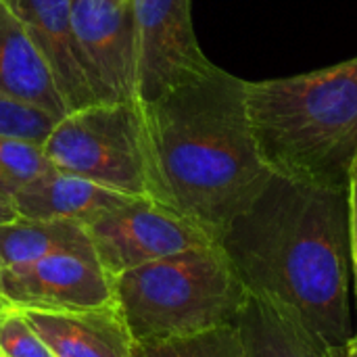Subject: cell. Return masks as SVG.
<instances>
[{"instance_id":"obj_1","label":"cell","mask_w":357,"mask_h":357,"mask_svg":"<svg viewBox=\"0 0 357 357\" xmlns=\"http://www.w3.org/2000/svg\"><path fill=\"white\" fill-rule=\"evenodd\" d=\"M220 247L251 295L278 303L326 351L356 335L347 186L274 174Z\"/></svg>"},{"instance_id":"obj_2","label":"cell","mask_w":357,"mask_h":357,"mask_svg":"<svg viewBox=\"0 0 357 357\" xmlns=\"http://www.w3.org/2000/svg\"><path fill=\"white\" fill-rule=\"evenodd\" d=\"M245 88L247 79L215 65L153 102H138L151 199L215 243L274 176L259 151Z\"/></svg>"},{"instance_id":"obj_3","label":"cell","mask_w":357,"mask_h":357,"mask_svg":"<svg viewBox=\"0 0 357 357\" xmlns=\"http://www.w3.org/2000/svg\"><path fill=\"white\" fill-rule=\"evenodd\" d=\"M259 151L274 174L347 186L357 157V56L291 77L247 82Z\"/></svg>"},{"instance_id":"obj_4","label":"cell","mask_w":357,"mask_h":357,"mask_svg":"<svg viewBox=\"0 0 357 357\" xmlns=\"http://www.w3.org/2000/svg\"><path fill=\"white\" fill-rule=\"evenodd\" d=\"M249 291L220 243L161 257L113 276L134 343H153L234 324Z\"/></svg>"},{"instance_id":"obj_5","label":"cell","mask_w":357,"mask_h":357,"mask_svg":"<svg viewBox=\"0 0 357 357\" xmlns=\"http://www.w3.org/2000/svg\"><path fill=\"white\" fill-rule=\"evenodd\" d=\"M48 161L128 197H149V161L138 100L92 102L65 113L42 142Z\"/></svg>"},{"instance_id":"obj_6","label":"cell","mask_w":357,"mask_h":357,"mask_svg":"<svg viewBox=\"0 0 357 357\" xmlns=\"http://www.w3.org/2000/svg\"><path fill=\"white\" fill-rule=\"evenodd\" d=\"M84 228L96 259L111 278L142 264L215 243L205 230L149 197H132Z\"/></svg>"},{"instance_id":"obj_7","label":"cell","mask_w":357,"mask_h":357,"mask_svg":"<svg viewBox=\"0 0 357 357\" xmlns=\"http://www.w3.org/2000/svg\"><path fill=\"white\" fill-rule=\"evenodd\" d=\"M190 4L192 0H132L138 102H153L215 67L197 42Z\"/></svg>"},{"instance_id":"obj_8","label":"cell","mask_w":357,"mask_h":357,"mask_svg":"<svg viewBox=\"0 0 357 357\" xmlns=\"http://www.w3.org/2000/svg\"><path fill=\"white\" fill-rule=\"evenodd\" d=\"M73 27L100 102L136 100L132 0H71Z\"/></svg>"},{"instance_id":"obj_9","label":"cell","mask_w":357,"mask_h":357,"mask_svg":"<svg viewBox=\"0 0 357 357\" xmlns=\"http://www.w3.org/2000/svg\"><path fill=\"white\" fill-rule=\"evenodd\" d=\"M2 299L19 310H82L113 299V278L94 251H56L2 270Z\"/></svg>"},{"instance_id":"obj_10","label":"cell","mask_w":357,"mask_h":357,"mask_svg":"<svg viewBox=\"0 0 357 357\" xmlns=\"http://www.w3.org/2000/svg\"><path fill=\"white\" fill-rule=\"evenodd\" d=\"M40 50L69 111L100 102L77 44L71 0H6Z\"/></svg>"},{"instance_id":"obj_11","label":"cell","mask_w":357,"mask_h":357,"mask_svg":"<svg viewBox=\"0 0 357 357\" xmlns=\"http://www.w3.org/2000/svg\"><path fill=\"white\" fill-rule=\"evenodd\" d=\"M54 357H132L134 339L115 299L82 310H21Z\"/></svg>"},{"instance_id":"obj_12","label":"cell","mask_w":357,"mask_h":357,"mask_svg":"<svg viewBox=\"0 0 357 357\" xmlns=\"http://www.w3.org/2000/svg\"><path fill=\"white\" fill-rule=\"evenodd\" d=\"M128 199L132 197L50 167L19 188L10 199V207L17 218L71 220L86 226L100 213L126 203Z\"/></svg>"},{"instance_id":"obj_13","label":"cell","mask_w":357,"mask_h":357,"mask_svg":"<svg viewBox=\"0 0 357 357\" xmlns=\"http://www.w3.org/2000/svg\"><path fill=\"white\" fill-rule=\"evenodd\" d=\"M0 94L38 107L56 119L67 113L52 73L6 0H0Z\"/></svg>"},{"instance_id":"obj_14","label":"cell","mask_w":357,"mask_h":357,"mask_svg":"<svg viewBox=\"0 0 357 357\" xmlns=\"http://www.w3.org/2000/svg\"><path fill=\"white\" fill-rule=\"evenodd\" d=\"M234 326L245 357H324L326 354L297 318L259 295L249 293Z\"/></svg>"},{"instance_id":"obj_15","label":"cell","mask_w":357,"mask_h":357,"mask_svg":"<svg viewBox=\"0 0 357 357\" xmlns=\"http://www.w3.org/2000/svg\"><path fill=\"white\" fill-rule=\"evenodd\" d=\"M86 228L71 220L15 218L0 224V268H19L56 251H90ZM94 251V249H92Z\"/></svg>"},{"instance_id":"obj_16","label":"cell","mask_w":357,"mask_h":357,"mask_svg":"<svg viewBox=\"0 0 357 357\" xmlns=\"http://www.w3.org/2000/svg\"><path fill=\"white\" fill-rule=\"evenodd\" d=\"M132 357H245V347L238 328L224 324L188 337L134 343Z\"/></svg>"},{"instance_id":"obj_17","label":"cell","mask_w":357,"mask_h":357,"mask_svg":"<svg viewBox=\"0 0 357 357\" xmlns=\"http://www.w3.org/2000/svg\"><path fill=\"white\" fill-rule=\"evenodd\" d=\"M54 167L42 144L0 134V199L10 203L13 195L27 182Z\"/></svg>"},{"instance_id":"obj_18","label":"cell","mask_w":357,"mask_h":357,"mask_svg":"<svg viewBox=\"0 0 357 357\" xmlns=\"http://www.w3.org/2000/svg\"><path fill=\"white\" fill-rule=\"evenodd\" d=\"M0 356L2 357H54L40 335L31 328L19 307L0 310Z\"/></svg>"},{"instance_id":"obj_19","label":"cell","mask_w":357,"mask_h":357,"mask_svg":"<svg viewBox=\"0 0 357 357\" xmlns=\"http://www.w3.org/2000/svg\"><path fill=\"white\" fill-rule=\"evenodd\" d=\"M56 117L17 100H10L0 94V134L2 136H17L33 142H44L50 134Z\"/></svg>"},{"instance_id":"obj_20","label":"cell","mask_w":357,"mask_h":357,"mask_svg":"<svg viewBox=\"0 0 357 357\" xmlns=\"http://www.w3.org/2000/svg\"><path fill=\"white\" fill-rule=\"evenodd\" d=\"M347 199H349V253H351V274H354V307H356L357 333V157L351 163L347 178Z\"/></svg>"},{"instance_id":"obj_21","label":"cell","mask_w":357,"mask_h":357,"mask_svg":"<svg viewBox=\"0 0 357 357\" xmlns=\"http://www.w3.org/2000/svg\"><path fill=\"white\" fill-rule=\"evenodd\" d=\"M15 218H17V213H15V209L10 207V203H6V201L0 199V224L10 222V220H15Z\"/></svg>"},{"instance_id":"obj_22","label":"cell","mask_w":357,"mask_h":357,"mask_svg":"<svg viewBox=\"0 0 357 357\" xmlns=\"http://www.w3.org/2000/svg\"><path fill=\"white\" fill-rule=\"evenodd\" d=\"M343 357H357V333L347 341V345L343 347Z\"/></svg>"},{"instance_id":"obj_23","label":"cell","mask_w":357,"mask_h":357,"mask_svg":"<svg viewBox=\"0 0 357 357\" xmlns=\"http://www.w3.org/2000/svg\"><path fill=\"white\" fill-rule=\"evenodd\" d=\"M324 357H343V347H339V349H328Z\"/></svg>"},{"instance_id":"obj_24","label":"cell","mask_w":357,"mask_h":357,"mask_svg":"<svg viewBox=\"0 0 357 357\" xmlns=\"http://www.w3.org/2000/svg\"><path fill=\"white\" fill-rule=\"evenodd\" d=\"M0 280H2V268H0ZM0 303H6V301L2 299V293H0Z\"/></svg>"},{"instance_id":"obj_25","label":"cell","mask_w":357,"mask_h":357,"mask_svg":"<svg viewBox=\"0 0 357 357\" xmlns=\"http://www.w3.org/2000/svg\"><path fill=\"white\" fill-rule=\"evenodd\" d=\"M6 305H8V303H0V310H4Z\"/></svg>"},{"instance_id":"obj_26","label":"cell","mask_w":357,"mask_h":357,"mask_svg":"<svg viewBox=\"0 0 357 357\" xmlns=\"http://www.w3.org/2000/svg\"><path fill=\"white\" fill-rule=\"evenodd\" d=\"M0 357H2V356H0Z\"/></svg>"}]
</instances>
